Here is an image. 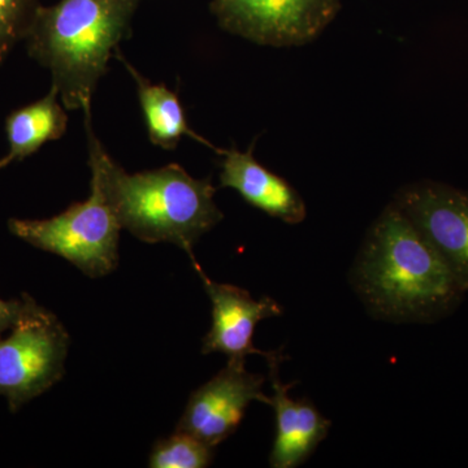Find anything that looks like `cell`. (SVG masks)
I'll use <instances>...</instances> for the list:
<instances>
[{"mask_svg": "<svg viewBox=\"0 0 468 468\" xmlns=\"http://www.w3.org/2000/svg\"><path fill=\"white\" fill-rule=\"evenodd\" d=\"M215 448L189 433L174 435L154 445L149 466L153 468H205L214 460Z\"/></svg>", "mask_w": 468, "mask_h": 468, "instance_id": "obj_14", "label": "cell"}, {"mask_svg": "<svg viewBox=\"0 0 468 468\" xmlns=\"http://www.w3.org/2000/svg\"><path fill=\"white\" fill-rule=\"evenodd\" d=\"M84 116L91 177L100 184L122 229L146 243H172L196 260L194 245L224 218L211 181L194 178L176 163L128 174L95 135L91 112Z\"/></svg>", "mask_w": 468, "mask_h": 468, "instance_id": "obj_2", "label": "cell"}, {"mask_svg": "<svg viewBox=\"0 0 468 468\" xmlns=\"http://www.w3.org/2000/svg\"><path fill=\"white\" fill-rule=\"evenodd\" d=\"M41 5L39 0H0V66L18 42L26 41Z\"/></svg>", "mask_w": 468, "mask_h": 468, "instance_id": "obj_15", "label": "cell"}, {"mask_svg": "<svg viewBox=\"0 0 468 468\" xmlns=\"http://www.w3.org/2000/svg\"><path fill=\"white\" fill-rule=\"evenodd\" d=\"M221 155L220 187L236 190L252 207L291 226L303 223L306 203L285 178L255 159L252 149L218 150Z\"/></svg>", "mask_w": 468, "mask_h": 468, "instance_id": "obj_11", "label": "cell"}, {"mask_svg": "<svg viewBox=\"0 0 468 468\" xmlns=\"http://www.w3.org/2000/svg\"><path fill=\"white\" fill-rule=\"evenodd\" d=\"M21 300L11 335L0 337V396L12 412L61 380L69 347V335L55 314L30 295Z\"/></svg>", "mask_w": 468, "mask_h": 468, "instance_id": "obj_5", "label": "cell"}, {"mask_svg": "<svg viewBox=\"0 0 468 468\" xmlns=\"http://www.w3.org/2000/svg\"><path fill=\"white\" fill-rule=\"evenodd\" d=\"M394 203L446 261L468 292V192L439 181L402 186Z\"/></svg>", "mask_w": 468, "mask_h": 468, "instance_id": "obj_7", "label": "cell"}, {"mask_svg": "<svg viewBox=\"0 0 468 468\" xmlns=\"http://www.w3.org/2000/svg\"><path fill=\"white\" fill-rule=\"evenodd\" d=\"M350 280L374 318L397 324H432L448 318L467 292L394 202L366 233Z\"/></svg>", "mask_w": 468, "mask_h": 468, "instance_id": "obj_1", "label": "cell"}, {"mask_svg": "<svg viewBox=\"0 0 468 468\" xmlns=\"http://www.w3.org/2000/svg\"><path fill=\"white\" fill-rule=\"evenodd\" d=\"M264 381L261 375L246 371L245 362L228 360L226 368L190 396L176 431L217 448L236 432L251 402L270 406Z\"/></svg>", "mask_w": 468, "mask_h": 468, "instance_id": "obj_8", "label": "cell"}, {"mask_svg": "<svg viewBox=\"0 0 468 468\" xmlns=\"http://www.w3.org/2000/svg\"><path fill=\"white\" fill-rule=\"evenodd\" d=\"M226 32L271 48L303 46L318 38L341 9V0H211Z\"/></svg>", "mask_w": 468, "mask_h": 468, "instance_id": "obj_6", "label": "cell"}, {"mask_svg": "<svg viewBox=\"0 0 468 468\" xmlns=\"http://www.w3.org/2000/svg\"><path fill=\"white\" fill-rule=\"evenodd\" d=\"M192 261L212 303V326L203 338L202 353L226 354L236 362H245L252 354L267 358L271 351H261L252 344L254 331L261 320L282 315V307L273 298L254 300L245 289L215 282L198 261Z\"/></svg>", "mask_w": 468, "mask_h": 468, "instance_id": "obj_9", "label": "cell"}, {"mask_svg": "<svg viewBox=\"0 0 468 468\" xmlns=\"http://www.w3.org/2000/svg\"><path fill=\"white\" fill-rule=\"evenodd\" d=\"M84 202L50 218H9V232L43 251L58 255L89 277H103L119 263L120 227L100 184L91 177Z\"/></svg>", "mask_w": 468, "mask_h": 468, "instance_id": "obj_4", "label": "cell"}, {"mask_svg": "<svg viewBox=\"0 0 468 468\" xmlns=\"http://www.w3.org/2000/svg\"><path fill=\"white\" fill-rule=\"evenodd\" d=\"M67 128V109L51 86L41 100L12 111L5 119L8 153L0 158V171L32 156L46 144L60 140Z\"/></svg>", "mask_w": 468, "mask_h": 468, "instance_id": "obj_12", "label": "cell"}, {"mask_svg": "<svg viewBox=\"0 0 468 468\" xmlns=\"http://www.w3.org/2000/svg\"><path fill=\"white\" fill-rule=\"evenodd\" d=\"M21 304H23L21 298L11 301L0 300V337H3L5 332L11 329L16 322Z\"/></svg>", "mask_w": 468, "mask_h": 468, "instance_id": "obj_16", "label": "cell"}, {"mask_svg": "<svg viewBox=\"0 0 468 468\" xmlns=\"http://www.w3.org/2000/svg\"><path fill=\"white\" fill-rule=\"evenodd\" d=\"M286 356L282 350L271 351L267 356L273 396L270 406L276 414V437L270 454L272 468H295L309 460L319 443L328 436L332 423L323 417L309 399H292L289 389L295 383L282 384L280 380V363Z\"/></svg>", "mask_w": 468, "mask_h": 468, "instance_id": "obj_10", "label": "cell"}, {"mask_svg": "<svg viewBox=\"0 0 468 468\" xmlns=\"http://www.w3.org/2000/svg\"><path fill=\"white\" fill-rule=\"evenodd\" d=\"M115 55L133 79L149 140L154 146L163 150H175L186 135L215 149L207 140L190 128L183 104L175 91L165 84H154L149 79L141 75L125 58H122L119 48Z\"/></svg>", "mask_w": 468, "mask_h": 468, "instance_id": "obj_13", "label": "cell"}, {"mask_svg": "<svg viewBox=\"0 0 468 468\" xmlns=\"http://www.w3.org/2000/svg\"><path fill=\"white\" fill-rule=\"evenodd\" d=\"M140 2L58 0L39 7L26 38L27 54L50 72L68 111L91 112L97 86Z\"/></svg>", "mask_w": 468, "mask_h": 468, "instance_id": "obj_3", "label": "cell"}]
</instances>
